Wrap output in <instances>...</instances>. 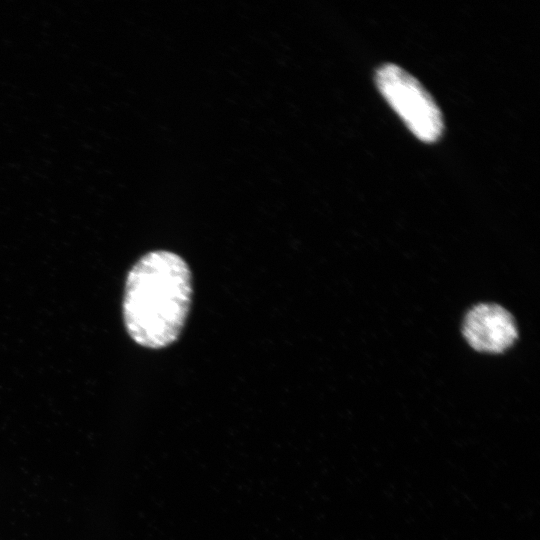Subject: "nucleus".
I'll return each mask as SVG.
<instances>
[{
  "mask_svg": "<svg viewBox=\"0 0 540 540\" xmlns=\"http://www.w3.org/2000/svg\"><path fill=\"white\" fill-rule=\"evenodd\" d=\"M191 298V272L182 257L165 250L145 254L125 282L123 317L129 336L150 349L174 343L186 322Z\"/></svg>",
  "mask_w": 540,
  "mask_h": 540,
  "instance_id": "nucleus-1",
  "label": "nucleus"
},
{
  "mask_svg": "<svg viewBox=\"0 0 540 540\" xmlns=\"http://www.w3.org/2000/svg\"><path fill=\"white\" fill-rule=\"evenodd\" d=\"M377 87L409 130L423 142H435L443 132L439 107L424 86L395 64L381 66L375 75Z\"/></svg>",
  "mask_w": 540,
  "mask_h": 540,
  "instance_id": "nucleus-2",
  "label": "nucleus"
},
{
  "mask_svg": "<svg viewBox=\"0 0 540 540\" xmlns=\"http://www.w3.org/2000/svg\"><path fill=\"white\" fill-rule=\"evenodd\" d=\"M459 332L474 353L499 356L510 351L519 340L515 316L496 302H477L462 315Z\"/></svg>",
  "mask_w": 540,
  "mask_h": 540,
  "instance_id": "nucleus-3",
  "label": "nucleus"
}]
</instances>
